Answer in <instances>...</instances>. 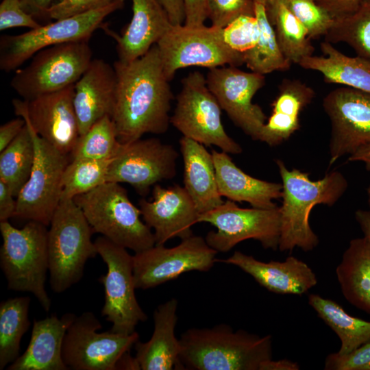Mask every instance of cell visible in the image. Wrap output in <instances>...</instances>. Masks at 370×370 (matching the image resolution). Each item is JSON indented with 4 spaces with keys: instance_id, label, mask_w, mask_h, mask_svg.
<instances>
[{
    "instance_id": "1",
    "label": "cell",
    "mask_w": 370,
    "mask_h": 370,
    "mask_svg": "<svg viewBox=\"0 0 370 370\" xmlns=\"http://www.w3.org/2000/svg\"><path fill=\"white\" fill-rule=\"evenodd\" d=\"M113 66L117 84L112 119L119 142L165 133L171 124L173 95L157 45L143 56L130 62L118 60Z\"/></svg>"
},
{
    "instance_id": "2",
    "label": "cell",
    "mask_w": 370,
    "mask_h": 370,
    "mask_svg": "<svg viewBox=\"0 0 370 370\" xmlns=\"http://www.w3.org/2000/svg\"><path fill=\"white\" fill-rule=\"evenodd\" d=\"M275 163L282 186L278 249L291 252L299 248L311 251L319 243L309 223L312 210L318 204L334 206L346 192L347 180L339 171H332L314 181L308 173L297 169L289 170L282 160L277 159Z\"/></svg>"
},
{
    "instance_id": "3",
    "label": "cell",
    "mask_w": 370,
    "mask_h": 370,
    "mask_svg": "<svg viewBox=\"0 0 370 370\" xmlns=\"http://www.w3.org/2000/svg\"><path fill=\"white\" fill-rule=\"evenodd\" d=\"M182 369L261 370L272 359V337L234 331L227 324L190 328L180 336Z\"/></svg>"
},
{
    "instance_id": "4",
    "label": "cell",
    "mask_w": 370,
    "mask_h": 370,
    "mask_svg": "<svg viewBox=\"0 0 370 370\" xmlns=\"http://www.w3.org/2000/svg\"><path fill=\"white\" fill-rule=\"evenodd\" d=\"M47 227L34 221L21 229L8 221L0 222V266L9 290L32 293L48 312L51 302L45 289L49 267Z\"/></svg>"
},
{
    "instance_id": "5",
    "label": "cell",
    "mask_w": 370,
    "mask_h": 370,
    "mask_svg": "<svg viewBox=\"0 0 370 370\" xmlns=\"http://www.w3.org/2000/svg\"><path fill=\"white\" fill-rule=\"evenodd\" d=\"M73 200L94 233L135 253L156 245L153 231L140 218V209L119 183L106 182Z\"/></svg>"
},
{
    "instance_id": "6",
    "label": "cell",
    "mask_w": 370,
    "mask_h": 370,
    "mask_svg": "<svg viewBox=\"0 0 370 370\" xmlns=\"http://www.w3.org/2000/svg\"><path fill=\"white\" fill-rule=\"evenodd\" d=\"M92 229L73 199H62L48 229L49 283L60 293L82 278L85 264L98 255Z\"/></svg>"
},
{
    "instance_id": "7",
    "label": "cell",
    "mask_w": 370,
    "mask_h": 370,
    "mask_svg": "<svg viewBox=\"0 0 370 370\" xmlns=\"http://www.w3.org/2000/svg\"><path fill=\"white\" fill-rule=\"evenodd\" d=\"M88 40L53 45L37 52L30 63L14 71L11 87L25 100L75 84L92 61Z\"/></svg>"
},
{
    "instance_id": "8",
    "label": "cell",
    "mask_w": 370,
    "mask_h": 370,
    "mask_svg": "<svg viewBox=\"0 0 370 370\" xmlns=\"http://www.w3.org/2000/svg\"><path fill=\"white\" fill-rule=\"evenodd\" d=\"M156 45L169 81L177 71L188 66L210 69L244 64L243 54L231 49L224 41L223 28L213 25H173Z\"/></svg>"
},
{
    "instance_id": "9",
    "label": "cell",
    "mask_w": 370,
    "mask_h": 370,
    "mask_svg": "<svg viewBox=\"0 0 370 370\" xmlns=\"http://www.w3.org/2000/svg\"><path fill=\"white\" fill-rule=\"evenodd\" d=\"M221 110L206 77L199 71H193L182 80L171 124L183 136L204 145L218 147L227 153L239 154L242 147L225 132Z\"/></svg>"
},
{
    "instance_id": "10",
    "label": "cell",
    "mask_w": 370,
    "mask_h": 370,
    "mask_svg": "<svg viewBox=\"0 0 370 370\" xmlns=\"http://www.w3.org/2000/svg\"><path fill=\"white\" fill-rule=\"evenodd\" d=\"M198 223H208L217 228L205 239L217 252L230 251L238 243L258 241L266 249L277 250L281 231L280 206L272 208H243L227 199L219 207L200 214Z\"/></svg>"
},
{
    "instance_id": "11",
    "label": "cell",
    "mask_w": 370,
    "mask_h": 370,
    "mask_svg": "<svg viewBox=\"0 0 370 370\" xmlns=\"http://www.w3.org/2000/svg\"><path fill=\"white\" fill-rule=\"evenodd\" d=\"M94 243L98 255L107 266L106 273L98 279L105 292V303L101 314L112 323L110 331L132 334L139 322L147 319L135 294L133 256L126 248L103 236L97 237Z\"/></svg>"
},
{
    "instance_id": "12",
    "label": "cell",
    "mask_w": 370,
    "mask_h": 370,
    "mask_svg": "<svg viewBox=\"0 0 370 370\" xmlns=\"http://www.w3.org/2000/svg\"><path fill=\"white\" fill-rule=\"evenodd\" d=\"M123 5L107 7L56 20L18 35L0 38V69L16 71L37 52L47 47L78 40H89L101 26L103 19Z\"/></svg>"
},
{
    "instance_id": "13",
    "label": "cell",
    "mask_w": 370,
    "mask_h": 370,
    "mask_svg": "<svg viewBox=\"0 0 370 370\" xmlns=\"http://www.w3.org/2000/svg\"><path fill=\"white\" fill-rule=\"evenodd\" d=\"M25 123L34 140L35 156L30 177L16 197L14 217L48 227L61 201L62 177L69 162L68 155L40 137Z\"/></svg>"
},
{
    "instance_id": "14",
    "label": "cell",
    "mask_w": 370,
    "mask_h": 370,
    "mask_svg": "<svg viewBox=\"0 0 370 370\" xmlns=\"http://www.w3.org/2000/svg\"><path fill=\"white\" fill-rule=\"evenodd\" d=\"M101 328L92 312L75 317L62 343V356L69 369L116 370L119 358L139 339L136 332L130 334L98 332Z\"/></svg>"
},
{
    "instance_id": "15",
    "label": "cell",
    "mask_w": 370,
    "mask_h": 370,
    "mask_svg": "<svg viewBox=\"0 0 370 370\" xmlns=\"http://www.w3.org/2000/svg\"><path fill=\"white\" fill-rule=\"evenodd\" d=\"M217 253L205 238L194 234L173 247L155 245L135 253L133 273L136 288H151L191 271H208L217 262Z\"/></svg>"
},
{
    "instance_id": "16",
    "label": "cell",
    "mask_w": 370,
    "mask_h": 370,
    "mask_svg": "<svg viewBox=\"0 0 370 370\" xmlns=\"http://www.w3.org/2000/svg\"><path fill=\"white\" fill-rule=\"evenodd\" d=\"M178 153L156 138L122 144L109 166L107 182L127 183L141 195L151 186L176 175Z\"/></svg>"
},
{
    "instance_id": "17",
    "label": "cell",
    "mask_w": 370,
    "mask_h": 370,
    "mask_svg": "<svg viewBox=\"0 0 370 370\" xmlns=\"http://www.w3.org/2000/svg\"><path fill=\"white\" fill-rule=\"evenodd\" d=\"M322 105L331 123L330 166L370 145V93L339 87L325 96Z\"/></svg>"
},
{
    "instance_id": "18",
    "label": "cell",
    "mask_w": 370,
    "mask_h": 370,
    "mask_svg": "<svg viewBox=\"0 0 370 370\" xmlns=\"http://www.w3.org/2000/svg\"><path fill=\"white\" fill-rule=\"evenodd\" d=\"M206 81L232 121L253 140H259L267 118L262 108L254 103L252 99L264 86V75L245 72L237 66H223L210 69Z\"/></svg>"
},
{
    "instance_id": "19",
    "label": "cell",
    "mask_w": 370,
    "mask_h": 370,
    "mask_svg": "<svg viewBox=\"0 0 370 370\" xmlns=\"http://www.w3.org/2000/svg\"><path fill=\"white\" fill-rule=\"evenodd\" d=\"M74 86L31 100L13 99L15 114L58 150L70 155L79 131L73 105Z\"/></svg>"
},
{
    "instance_id": "20",
    "label": "cell",
    "mask_w": 370,
    "mask_h": 370,
    "mask_svg": "<svg viewBox=\"0 0 370 370\" xmlns=\"http://www.w3.org/2000/svg\"><path fill=\"white\" fill-rule=\"evenodd\" d=\"M152 195V201H139V208L143 220L153 230L156 245L192 236V227L198 223L199 214L184 187L174 184L164 188L157 184Z\"/></svg>"
},
{
    "instance_id": "21",
    "label": "cell",
    "mask_w": 370,
    "mask_h": 370,
    "mask_svg": "<svg viewBox=\"0 0 370 370\" xmlns=\"http://www.w3.org/2000/svg\"><path fill=\"white\" fill-rule=\"evenodd\" d=\"M217 261L238 267L261 286L277 294L302 295L318 282L308 264L292 256L282 262H262L236 251L230 257Z\"/></svg>"
},
{
    "instance_id": "22",
    "label": "cell",
    "mask_w": 370,
    "mask_h": 370,
    "mask_svg": "<svg viewBox=\"0 0 370 370\" xmlns=\"http://www.w3.org/2000/svg\"><path fill=\"white\" fill-rule=\"evenodd\" d=\"M116 75L114 66L102 59L92 60L74 86L73 105L79 135L114 110Z\"/></svg>"
},
{
    "instance_id": "23",
    "label": "cell",
    "mask_w": 370,
    "mask_h": 370,
    "mask_svg": "<svg viewBox=\"0 0 370 370\" xmlns=\"http://www.w3.org/2000/svg\"><path fill=\"white\" fill-rule=\"evenodd\" d=\"M132 17L116 42L119 60L130 62L145 55L173 25L159 0H132Z\"/></svg>"
},
{
    "instance_id": "24",
    "label": "cell",
    "mask_w": 370,
    "mask_h": 370,
    "mask_svg": "<svg viewBox=\"0 0 370 370\" xmlns=\"http://www.w3.org/2000/svg\"><path fill=\"white\" fill-rule=\"evenodd\" d=\"M76 315L68 312L34 320L29 345L25 352L7 367L8 370H68L62 349L66 332Z\"/></svg>"
},
{
    "instance_id": "25",
    "label": "cell",
    "mask_w": 370,
    "mask_h": 370,
    "mask_svg": "<svg viewBox=\"0 0 370 370\" xmlns=\"http://www.w3.org/2000/svg\"><path fill=\"white\" fill-rule=\"evenodd\" d=\"M177 305L175 298L159 305L153 312L154 329L151 338L135 343V357L142 370L182 369L180 339L175 334Z\"/></svg>"
},
{
    "instance_id": "26",
    "label": "cell",
    "mask_w": 370,
    "mask_h": 370,
    "mask_svg": "<svg viewBox=\"0 0 370 370\" xmlns=\"http://www.w3.org/2000/svg\"><path fill=\"white\" fill-rule=\"evenodd\" d=\"M217 186L222 197L247 202L253 208H272L281 198L282 184L254 177L242 171L225 151H212Z\"/></svg>"
},
{
    "instance_id": "27",
    "label": "cell",
    "mask_w": 370,
    "mask_h": 370,
    "mask_svg": "<svg viewBox=\"0 0 370 370\" xmlns=\"http://www.w3.org/2000/svg\"><path fill=\"white\" fill-rule=\"evenodd\" d=\"M184 163V187L199 214L212 210L224 201L219 193L211 153L204 145L182 136L180 140Z\"/></svg>"
},
{
    "instance_id": "28",
    "label": "cell",
    "mask_w": 370,
    "mask_h": 370,
    "mask_svg": "<svg viewBox=\"0 0 370 370\" xmlns=\"http://www.w3.org/2000/svg\"><path fill=\"white\" fill-rule=\"evenodd\" d=\"M314 96V90L300 80L284 79L271 104V114L261 130L259 141L274 147L288 140L299 129V114Z\"/></svg>"
},
{
    "instance_id": "29",
    "label": "cell",
    "mask_w": 370,
    "mask_h": 370,
    "mask_svg": "<svg viewBox=\"0 0 370 370\" xmlns=\"http://www.w3.org/2000/svg\"><path fill=\"white\" fill-rule=\"evenodd\" d=\"M342 294L356 308L370 314V239H352L336 269Z\"/></svg>"
},
{
    "instance_id": "30",
    "label": "cell",
    "mask_w": 370,
    "mask_h": 370,
    "mask_svg": "<svg viewBox=\"0 0 370 370\" xmlns=\"http://www.w3.org/2000/svg\"><path fill=\"white\" fill-rule=\"evenodd\" d=\"M320 47L324 56L306 57L298 65L304 69L319 72L327 83L338 84L370 93V62L358 56H346L325 40Z\"/></svg>"
},
{
    "instance_id": "31",
    "label": "cell",
    "mask_w": 370,
    "mask_h": 370,
    "mask_svg": "<svg viewBox=\"0 0 370 370\" xmlns=\"http://www.w3.org/2000/svg\"><path fill=\"white\" fill-rule=\"evenodd\" d=\"M308 301L340 339L338 354H349L370 343V321L349 314L337 302L318 294H310Z\"/></svg>"
},
{
    "instance_id": "32",
    "label": "cell",
    "mask_w": 370,
    "mask_h": 370,
    "mask_svg": "<svg viewBox=\"0 0 370 370\" xmlns=\"http://www.w3.org/2000/svg\"><path fill=\"white\" fill-rule=\"evenodd\" d=\"M29 297H17L0 304V370L18 356L22 336L28 330Z\"/></svg>"
},
{
    "instance_id": "33",
    "label": "cell",
    "mask_w": 370,
    "mask_h": 370,
    "mask_svg": "<svg viewBox=\"0 0 370 370\" xmlns=\"http://www.w3.org/2000/svg\"><path fill=\"white\" fill-rule=\"evenodd\" d=\"M255 16L258 21L260 36L256 45L243 53L244 64L252 72L264 75L275 71L288 70L292 63L280 47L264 5L255 3Z\"/></svg>"
},
{
    "instance_id": "34",
    "label": "cell",
    "mask_w": 370,
    "mask_h": 370,
    "mask_svg": "<svg viewBox=\"0 0 370 370\" xmlns=\"http://www.w3.org/2000/svg\"><path fill=\"white\" fill-rule=\"evenodd\" d=\"M34 156V140L25 123L16 138L0 151V180L16 198L30 177Z\"/></svg>"
},
{
    "instance_id": "35",
    "label": "cell",
    "mask_w": 370,
    "mask_h": 370,
    "mask_svg": "<svg viewBox=\"0 0 370 370\" xmlns=\"http://www.w3.org/2000/svg\"><path fill=\"white\" fill-rule=\"evenodd\" d=\"M269 21L273 26L280 47L287 60L298 64L313 55L308 32L286 4L280 5Z\"/></svg>"
},
{
    "instance_id": "36",
    "label": "cell",
    "mask_w": 370,
    "mask_h": 370,
    "mask_svg": "<svg viewBox=\"0 0 370 370\" xmlns=\"http://www.w3.org/2000/svg\"><path fill=\"white\" fill-rule=\"evenodd\" d=\"M324 37L332 44H347L357 56L370 62V0L353 13L335 19Z\"/></svg>"
},
{
    "instance_id": "37",
    "label": "cell",
    "mask_w": 370,
    "mask_h": 370,
    "mask_svg": "<svg viewBox=\"0 0 370 370\" xmlns=\"http://www.w3.org/2000/svg\"><path fill=\"white\" fill-rule=\"evenodd\" d=\"M112 159H72L65 168L62 186V199H73L107 182Z\"/></svg>"
},
{
    "instance_id": "38",
    "label": "cell",
    "mask_w": 370,
    "mask_h": 370,
    "mask_svg": "<svg viewBox=\"0 0 370 370\" xmlns=\"http://www.w3.org/2000/svg\"><path fill=\"white\" fill-rule=\"evenodd\" d=\"M121 146L114 123L112 117L107 115L79 135L70 156L72 159H112Z\"/></svg>"
},
{
    "instance_id": "39",
    "label": "cell",
    "mask_w": 370,
    "mask_h": 370,
    "mask_svg": "<svg viewBox=\"0 0 370 370\" xmlns=\"http://www.w3.org/2000/svg\"><path fill=\"white\" fill-rule=\"evenodd\" d=\"M286 5L305 27L310 39L325 36L334 22L314 0H289Z\"/></svg>"
},
{
    "instance_id": "40",
    "label": "cell",
    "mask_w": 370,
    "mask_h": 370,
    "mask_svg": "<svg viewBox=\"0 0 370 370\" xmlns=\"http://www.w3.org/2000/svg\"><path fill=\"white\" fill-rule=\"evenodd\" d=\"M259 36V24L255 16H240L223 28L225 43L233 50L243 54L256 45Z\"/></svg>"
},
{
    "instance_id": "41",
    "label": "cell",
    "mask_w": 370,
    "mask_h": 370,
    "mask_svg": "<svg viewBox=\"0 0 370 370\" xmlns=\"http://www.w3.org/2000/svg\"><path fill=\"white\" fill-rule=\"evenodd\" d=\"M207 8L211 25L220 28L240 16H255V3L251 0H207Z\"/></svg>"
},
{
    "instance_id": "42",
    "label": "cell",
    "mask_w": 370,
    "mask_h": 370,
    "mask_svg": "<svg viewBox=\"0 0 370 370\" xmlns=\"http://www.w3.org/2000/svg\"><path fill=\"white\" fill-rule=\"evenodd\" d=\"M125 0H56L47 12V18L59 20L103 8L112 4L123 5Z\"/></svg>"
},
{
    "instance_id": "43",
    "label": "cell",
    "mask_w": 370,
    "mask_h": 370,
    "mask_svg": "<svg viewBox=\"0 0 370 370\" xmlns=\"http://www.w3.org/2000/svg\"><path fill=\"white\" fill-rule=\"evenodd\" d=\"M325 370H370V343L347 355L333 352L327 356Z\"/></svg>"
},
{
    "instance_id": "44",
    "label": "cell",
    "mask_w": 370,
    "mask_h": 370,
    "mask_svg": "<svg viewBox=\"0 0 370 370\" xmlns=\"http://www.w3.org/2000/svg\"><path fill=\"white\" fill-rule=\"evenodd\" d=\"M41 25L27 13L21 0H2L0 4V30L12 27L38 28Z\"/></svg>"
},
{
    "instance_id": "45",
    "label": "cell",
    "mask_w": 370,
    "mask_h": 370,
    "mask_svg": "<svg viewBox=\"0 0 370 370\" xmlns=\"http://www.w3.org/2000/svg\"><path fill=\"white\" fill-rule=\"evenodd\" d=\"M366 0H314L334 20L355 12Z\"/></svg>"
},
{
    "instance_id": "46",
    "label": "cell",
    "mask_w": 370,
    "mask_h": 370,
    "mask_svg": "<svg viewBox=\"0 0 370 370\" xmlns=\"http://www.w3.org/2000/svg\"><path fill=\"white\" fill-rule=\"evenodd\" d=\"M185 25L195 26L204 24L208 18L207 0H183Z\"/></svg>"
},
{
    "instance_id": "47",
    "label": "cell",
    "mask_w": 370,
    "mask_h": 370,
    "mask_svg": "<svg viewBox=\"0 0 370 370\" xmlns=\"http://www.w3.org/2000/svg\"><path fill=\"white\" fill-rule=\"evenodd\" d=\"M7 184L0 180V222L14 217L17 201Z\"/></svg>"
},
{
    "instance_id": "48",
    "label": "cell",
    "mask_w": 370,
    "mask_h": 370,
    "mask_svg": "<svg viewBox=\"0 0 370 370\" xmlns=\"http://www.w3.org/2000/svg\"><path fill=\"white\" fill-rule=\"evenodd\" d=\"M25 125L23 118L14 119L0 127V151L8 146L20 134Z\"/></svg>"
},
{
    "instance_id": "49",
    "label": "cell",
    "mask_w": 370,
    "mask_h": 370,
    "mask_svg": "<svg viewBox=\"0 0 370 370\" xmlns=\"http://www.w3.org/2000/svg\"><path fill=\"white\" fill-rule=\"evenodd\" d=\"M166 10L171 23L182 25L185 21V12L183 0H159Z\"/></svg>"
},
{
    "instance_id": "50",
    "label": "cell",
    "mask_w": 370,
    "mask_h": 370,
    "mask_svg": "<svg viewBox=\"0 0 370 370\" xmlns=\"http://www.w3.org/2000/svg\"><path fill=\"white\" fill-rule=\"evenodd\" d=\"M56 0H21L24 10L34 18L47 17V12Z\"/></svg>"
},
{
    "instance_id": "51",
    "label": "cell",
    "mask_w": 370,
    "mask_h": 370,
    "mask_svg": "<svg viewBox=\"0 0 370 370\" xmlns=\"http://www.w3.org/2000/svg\"><path fill=\"white\" fill-rule=\"evenodd\" d=\"M299 365L294 361L288 359L274 360L271 359L265 362L261 370H298Z\"/></svg>"
},
{
    "instance_id": "52",
    "label": "cell",
    "mask_w": 370,
    "mask_h": 370,
    "mask_svg": "<svg viewBox=\"0 0 370 370\" xmlns=\"http://www.w3.org/2000/svg\"><path fill=\"white\" fill-rule=\"evenodd\" d=\"M355 219L363 235L370 239V210H358L355 212Z\"/></svg>"
},
{
    "instance_id": "53",
    "label": "cell",
    "mask_w": 370,
    "mask_h": 370,
    "mask_svg": "<svg viewBox=\"0 0 370 370\" xmlns=\"http://www.w3.org/2000/svg\"><path fill=\"white\" fill-rule=\"evenodd\" d=\"M349 162H359L363 163L367 169L370 171V145L362 147L349 156Z\"/></svg>"
},
{
    "instance_id": "54",
    "label": "cell",
    "mask_w": 370,
    "mask_h": 370,
    "mask_svg": "<svg viewBox=\"0 0 370 370\" xmlns=\"http://www.w3.org/2000/svg\"><path fill=\"white\" fill-rule=\"evenodd\" d=\"M116 369L140 370V366L136 357H132L130 351L125 353L116 363Z\"/></svg>"
},
{
    "instance_id": "55",
    "label": "cell",
    "mask_w": 370,
    "mask_h": 370,
    "mask_svg": "<svg viewBox=\"0 0 370 370\" xmlns=\"http://www.w3.org/2000/svg\"><path fill=\"white\" fill-rule=\"evenodd\" d=\"M288 1L289 0H267L265 8L269 20L273 16L280 5L286 4Z\"/></svg>"
},
{
    "instance_id": "56",
    "label": "cell",
    "mask_w": 370,
    "mask_h": 370,
    "mask_svg": "<svg viewBox=\"0 0 370 370\" xmlns=\"http://www.w3.org/2000/svg\"><path fill=\"white\" fill-rule=\"evenodd\" d=\"M367 201H368V204H369V209H370V182H369V186H368V188H367Z\"/></svg>"
},
{
    "instance_id": "57",
    "label": "cell",
    "mask_w": 370,
    "mask_h": 370,
    "mask_svg": "<svg viewBox=\"0 0 370 370\" xmlns=\"http://www.w3.org/2000/svg\"><path fill=\"white\" fill-rule=\"evenodd\" d=\"M254 3H262L263 5H266L267 2V0H251Z\"/></svg>"
}]
</instances>
